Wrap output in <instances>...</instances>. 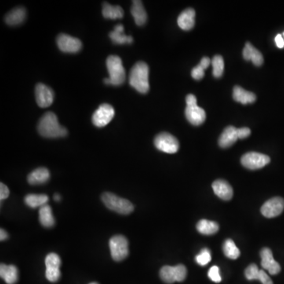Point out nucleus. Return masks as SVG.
Returning a JSON list of instances; mask_svg holds the SVG:
<instances>
[{"instance_id": "f257e3e1", "label": "nucleus", "mask_w": 284, "mask_h": 284, "mask_svg": "<svg viewBox=\"0 0 284 284\" xmlns=\"http://www.w3.org/2000/svg\"><path fill=\"white\" fill-rule=\"evenodd\" d=\"M37 129L41 136L47 138H59L67 135V129L60 125L56 114L51 111L41 117Z\"/></svg>"}, {"instance_id": "f03ea898", "label": "nucleus", "mask_w": 284, "mask_h": 284, "mask_svg": "<svg viewBox=\"0 0 284 284\" xmlns=\"http://www.w3.org/2000/svg\"><path fill=\"white\" fill-rule=\"evenodd\" d=\"M150 68L144 62H137L129 73V83L140 93H147L150 90Z\"/></svg>"}, {"instance_id": "7ed1b4c3", "label": "nucleus", "mask_w": 284, "mask_h": 284, "mask_svg": "<svg viewBox=\"0 0 284 284\" xmlns=\"http://www.w3.org/2000/svg\"><path fill=\"white\" fill-rule=\"evenodd\" d=\"M106 64L110 78H105L103 80V82L106 85L114 86H118L123 84L125 79V71L121 59L117 56H110L107 59Z\"/></svg>"}, {"instance_id": "20e7f679", "label": "nucleus", "mask_w": 284, "mask_h": 284, "mask_svg": "<svg viewBox=\"0 0 284 284\" xmlns=\"http://www.w3.org/2000/svg\"><path fill=\"white\" fill-rule=\"evenodd\" d=\"M101 200L107 209L118 214L129 215L134 210V206L130 201L119 198L112 193H103Z\"/></svg>"}, {"instance_id": "39448f33", "label": "nucleus", "mask_w": 284, "mask_h": 284, "mask_svg": "<svg viewBox=\"0 0 284 284\" xmlns=\"http://www.w3.org/2000/svg\"><path fill=\"white\" fill-rule=\"evenodd\" d=\"M111 257L114 261H122L129 255V242L123 235H115L109 241Z\"/></svg>"}, {"instance_id": "423d86ee", "label": "nucleus", "mask_w": 284, "mask_h": 284, "mask_svg": "<svg viewBox=\"0 0 284 284\" xmlns=\"http://www.w3.org/2000/svg\"><path fill=\"white\" fill-rule=\"evenodd\" d=\"M187 275V269L183 264L164 266L160 271V276L164 282L172 284L175 282H183Z\"/></svg>"}, {"instance_id": "0eeeda50", "label": "nucleus", "mask_w": 284, "mask_h": 284, "mask_svg": "<svg viewBox=\"0 0 284 284\" xmlns=\"http://www.w3.org/2000/svg\"><path fill=\"white\" fill-rule=\"evenodd\" d=\"M156 148L166 154H174L179 149V140L176 136L166 132L159 133L154 139Z\"/></svg>"}, {"instance_id": "6e6552de", "label": "nucleus", "mask_w": 284, "mask_h": 284, "mask_svg": "<svg viewBox=\"0 0 284 284\" xmlns=\"http://www.w3.org/2000/svg\"><path fill=\"white\" fill-rule=\"evenodd\" d=\"M270 157L264 154L250 152L245 154L241 158L242 166L248 168L249 170H256L264 168L270 163Z\"/></svg>"}, {"instance_id": "1a4fd4ad", "label": "nucleus", "mask_w": 284, "mask_h": 284, "mask_svg": "<svg viewBox=\"0 0 284 284\" xmlns=\"http://www.w3.org/2000/svg\"><path fill=\"white\" fill-rule=\"evenodd\" d=\"M45 265H46L47 279L52 282H56L61 277L60 266H61V259L59 255L55 253H51L47 255L45 258Z\"/></svg>"}, {"instance_id": "9d476101", "label": "nucleus", "mask_w": 284, "mask_h": 284, "mask_svg": "<svg viewBox=\"0 0 284 284\" xmlns=\"http://www.w3.org/2000/svg\"><path fill=\"white\" fill-rule=\"evenodd\" d=\"M114 110L108 103H103L92 115V123L97 127H103L114 118Z\"/></svg>"}, {"instance_id": "9b49d317", "label": "nucleus", "mask_w": 284, "mask_h": 284, "mask_svg": "<svg viewBox=\"0 0 284 284\" xmlns=\"http://www.w3.org/2000/svg\"><path fill=\"white\" fill-rule=\"evenodd\" d=\"M56 42L59 49L65 53H77L81 50L82 47V44L79 39L67 34H59Z\"/></svg>"}, {"instance_id": "f8f14e48", "label": "nucleus", "mask_w": 284, "mask_h": 284, "mask_svg": "<svg viewBox=\"0 0 284 284\" xmlns=\"http://www.w3.org/2000/svg\"><path fill=\"white\" fill-rule=\"evenodd\" d=\"M36 100L37 104L42 108L50 107L54 101L53 90L45 84H37L35 89Z\"/></svg>"}, {"instance_id": "ddd939ff", "label": "nucleus", "mask_w": 284, "mask_h": 284, "mask_svg": "<svg viewBox=\"0 0 284 284\" xmlns=\"http://www.w3.org/2000/svg\"><path fill=\"white\" fill-rule=\"evenodd\" d=\"M284 209V199L279 197L273 198L266 201L260 209L262 215L267 218L276 217Z\"/></svg>"}, {"instance_id": "4468645a", "label": "nucleus", "mask_w": 284, "mask_h": 284, "mask_svg": "<svg viewBox=\"0 0 284 284\" xmlns=\"http://www.w3.org/2000/svg\"><path fill=\"white\" fill-rule=\"evenodd\" d=\"M262 267L267 270L271 275H277L281 270V267L278 262L273 258L272 252L269 248H263L260 251Z\"/></svg>"}, {"instance_id": "2eb2a0df", "label": "nucleus", "mask_w": 284, "mask_h": 284, "mask_svg": "<svg viewBox=\"0 0 284 284\" xmlns=\"http://www.w3.org/2000/svg\"><path fill=\"white\" fill-rule=\"evenodd\" d=\"M185 114L187 120L194 125H200L205 122L206 119V113L201 107L195 106H187Z\"/></svg>"}, {"instance_id": "dca6fc26", "label": "nucleus", "mask_w": 284, "mask_h": 284, "mask_svg": "<svg viewBox=\"0 0 284 284\" xmlns=\"http://www.w3.org/2000/svg\"><path fill=\"white\" fill-rule=\"evenodd\" d=\"M212 189L216 195L224 201H229L233 198V189L226 180L218 179L212 183Z\"/></svg>"}, {"instance_id": "f3484780", "label": "nucleus", "mask_w": 284, "mask_h": 284, "mask_svg": "<svg viewBox=\"0 0 284 284\" xmlns=\"http://www.w3.org/2000/svg\"><path fill=\"white\" fill-rule=\"evenodd\" d=\"M238 139V129L232 125H229L224 129L223 133L220 135L219 138V146L221 148H228L234 145Z\"/></svg>"}, {"instance_id": "a211bd4d", "label": "nucleus", "mask_w": 284, "mask_h": 284, "mask_svg": "<svg viewBox=\"0 0 284 284\" xmlns=\"http://www.w3.org/2000/svg\"><path fill=\"white\" fill-rule=\"evenodd\" d=\"M178 25L185 31L192 30L195 25V11L192 8H188L183 11L178 18Z\"/></svg>"}, {"instance_id": "6ab92c4d", "label": "nucleus", "mask_w": 284, "mask_h": 284, "mask_svg": "<svg viewBox=\"0 0 284 284\" xmlns=\"http://www.w3.org/2000/svg\"><path fill=\"white\" fill-rule=\"evenodd\" d=\"M242 56L245 60L247 61L251 60L253 62V64L256 67H260L264 63V57L262 56L260 51L257 50L249 42L245 44V48L242 51Z\"/></svg>"}, {"instance_id": "aec40b11", "label": "nucleus", "mask_w": 284, "mask_h": 284, "mask_svg": "<svg viewBox=\"0 0 284 284\" xmlns=\"http://www.w3.org/2000/svg\"><path fill=\"white\" fill-rule=\"evenodd\" d=\"M50 179V172L46 168H38L33 171L27 178L28 183L33 186L45 184Z\"/></svg>"}, {"instance_id": "412c9836", "label": "nucleus", "mask_w": 284, "mask_h": 284, "mask_svg": "<svg viewBox=\"0 0 284 284\" xmlns=\"http://www.w3.org/2000/svg\"><path fill=\"white\" fill-rule=\"evenodd\" d=\"M0 276L4 278L8 284H15L19 279V270L16 266L11 264H1L0 265Z\"/></svg>"}, {"instance_id": "4be33fe9", "label": "nucleus", "mask_w": 284, "mask_h": 284, "mask_svg": "<svg viewBox=\"0 0 284 284\" xmlns=\"http://www.w3.org/2000/svg\"><path fill=\"white\" fill-rule=\"evenodd\" d=\"M26 18V11L23 7L15 8L5 17V23L9 26H19L24 23Z\"/></svg>"}, {"instance_id": "5701e85b", "label": "nucleus", "mask_w": 284, "mask_h": 284, "mask_svg": "<svg viewBox=\"0 0 284 284\" xmlns=\"http://www.w3.org/2000/svg\"><path fill=\"white\" fill-rule=\"evenodd\" d=\"M233 98L235 101L239 102L242 104H247V103H253L256 101V95L253 92L245 90L242 87H234L233 89Z\"/></svg>"}, {"instance_id": "b1692460", "label": "nucleus", "mask_w": 284, "mask_h": 284, "mask_svg": "<svg viewBox=\"0 0 284 284\" xmlns=\"http://www.w3.org/2000/svg\"><path fill=\"white\" fill-rule=\"evenodd\" d=\"M131 14L137 26H141L146 24L147 13L141 1H133V5L131 7Z\"/></svg>"}, {"instance_id": "393cba45", "label": "nucleus", "mask_w": 284, "mask_h": 284, "mask_svg": "<svg viewBox=\"0 0 284 284\" xmlns=\"http://www.w3.org/2000/svg\"><path fill=\"white\" fill-rule=\"evenodd\" d=\"M109 37H110L113 43L116 44V45L131 44L133 42V37L124 34V27L122 25L115 26L114 31L110 33Z\"/></svg>"}, {"instance_id": "a878e982", "label": "nucleus", "mask_w": 284, "mask_h": 284, "mask_svg": "<svg viewBox=\"0 0 284 284\" xmlns=\"http://www.w3.org/2000/svg\"><path fill=\"white\" fill-rule=\"evenodd\" d=\"M39 220L41 225L46 228H50L56 224V220L52 214V207L46 205L40 208Z\"/></svg>"}, {"instance_id": "bb28decb", "label": "nucleus", "mask_w": 284, "mask_h": 284, "mask_svg": "<svg viewBox=\"0 0 284 284\" xmlns=\"http://www.w3.org/2000/svg\"><path fill=\"white\" fill-rule=\"evenodd\" d=\"M48 201H49V198L46 194H30L26 195L25 198V203L32 209L45 206L48 203Z\"/></svg>"}, {"instance_id": "cd10ccee", "label": "nucleus", "mask_w": 284, "mask_h": 284, "mask_svg": "<svg viewBox=\"0 0 284 284\" xmlns=\"http://www.w3.org/2000/svg\"><path fill=\"white\" fill-rule=\"evenodd\" d=\"M102 14L105 19H118L123 18L124 12L121 7L112 6L107 3H103Z\"/></svg>"}, {"instance_id": "c85d7f7f", "label": "nucleus", "mask_w": 284, "mask_h": 284, "mask_svg": "<svg viewBox=\"0 0 284 284\" xmlns=\"http://www.w3.org/2000/svg\"><path fill=\"white\" fill-rule=\"evenodd\" d=\"M220 227L216 222L208 220H201L197 224V230L198 232L205 235L214 234L219 231Z\"/></svg>"}, {"instance_id": "c756f323", "label": "nucleus", "mask_w": 284, "mask_h": 284, "mask_svg": "<svg viewBox=\"0 0 284 284\" xmlns=\"http://www.w3.org/2000/svg\"><path fill=\"white\" fill-rule=\"evenodd\" d=\"M223 250L226 256L233 260L238 258V256H240L239 249L237 247L234 241L230 238L226 240L225 242L223 244Z\"/></svg>"}, {"instance_id": "7c9ffc66", "label": "nucleus", "mask_w": 284, "mask_h": 284, "mask_svg": "<svg viewBox=\"0 0 284 284\" xmlns=\"http://www.w3.org/2000/svg\"><path fill=\"white\" fill-rule=\"evenodd\" d=\"M213 70H212V74L215 78H221L223 74V70H224V61H223V57L221 56H215L212 58V62H211Z\"/></svg>"}, {"instance_id": "2f4dec72", "label": "nucleus", "mask_w": 284, "mask_h": 284, "mask_svg": "<svg viewBox=\"0 0 284 284\" xmlns=\"http://www.w3.org/2000/svg\"><path fill=\"white\" fill-rule=\"evenodd\" d=\"M211 259L212 257H211L210 251L208 249H201L200 254L196 256V260L201 266H205L209 264Z\"/></svg>"}, {"instance_id": "473e14b6", "label": "nucleus", "mask_w": 284, "mask_h": 284, "mask_svg": "<svg viewBox=\"0 0 284 284\" xmlns=\"http://www.w3.org/2000/svg\"><path fill=\"white\" fill-rule=\"evenodd\" d=\"M259 272L260 270L258 269V267L255 264H252L246 267L245 271V277L249 280H253V279L258 280Z\"/></svg>"}, {"instance_id": "72a5a7b5", "label": "nucleus", "mask_w": 284, "mask_h": 284, "mask_svg": "<svg viewBox=\"0 0 284 284\" xmlns=\"http://www.w3.org/2000/svg\"><path fill=\"white\" fill-rule=\"evenodd\" d=\"M208 275H209V278H210L211 280L213 281V282H221L222 278L221 276H220V268H219L217 266H213V267H211Z\"/></svg>"}, {"instance_id": "f704fd0d", "label": "nucleus", "mask_w": 284, "mask_h": 284, "mask_svg": "<svg viewBox=\"0 0 284 284\" xmlns=\"http://www.w3.org/2000/svg\"><path fill=\"white\" fill-rule=\"evenodd\" d=\"M191 76L195 80H201L205 76V69L201 67V65H198L197 67L193 68L191 71Z\"/></svg>"}, {"instance_id": "c9c22d12", "label": "nucleus", "mask_w": 284, "mask_h": 284, "mask_svg": "<svg viewBox=\"0 0 284 284\" xmlns=\"http://www.w3.org/2000/svg\"><path fill=\"white\" fill-rule=\"evenodd\" d=\"M258 280H260L263 284H273L271 278L267 275V273L264 270H260Z\"/></svg>"}, {"instance_id": "e433bc0d", "label": "nucleus", "mask_w": 284, "mask_h": 284, "mask_svg": "<svg viewBox=\"0 0 284 284\" xmlns=\"http://www.w3.org/2000/svg\"><path fill=\"white\" fill-rule=\"evenodd\" d=\"M9 195L10 190L8 187L4 183H0V199H1V201L7 199Z\"/></svg>"}, {"instance_id": "4c0bfd02", "label": "nucleus", "mask_w": 284, "mask_h": 284, "mask_svg": "<svg viewBox=\"0 0 284 284\" xmlns=\"http://www.w3.org/2000/svg\"><path fill=\"white\" fill-rule=\"evenodd\" d=\"M251 130L247 127L239 128L238 129V139L246 138L250 135Z\"/></svg>"}, {"instance_id": "58836bf2", "label": "nucleus", "mask_w": 284, "mask_h": 284, "mask_svg": "<svg viewBox=\"0 0 284 284\" xmlns=\"http://www.w3.org/2000/svg\"><path fill=\"white\" fill-rule=\"evenodd\" d=\"M186 102H187V106L198 105L197 98L194 94H189L186 98Z\"/></svg>"}, {"instance_id": "ea45409f", "label": "nucleus", "mask_w": 284, "mask_h": 284, "mask_svg": "<svg viewBox=\"0 0 284 284\" xmlns=\"http://www.w3.org/2000/svg\"><path fill=\"white\" fill-rule=\"evenodd\" d=\"M275 45L278 48H284V40L281 34H278L275 38Z\"/></svg>"}, {"instance_id": "a19ab883", "label": "nucleus", "mask_w": 284, "mask_h": 284, "mask_svg": "<svg viewBox=\"0 0 284 284\" xmlns=\"http://www.w3.org/2000/svg\"><path fill=\"white\" fill-rule=\"evenodd\" d=\"M211 62H212V60H211L209 57H203L201 59L200 65H201V67H203L205 70H206V69L209 67V65L211 64Z\"/></svg>"}, {"instance_id": "79ce46f5", "label": "nucleus", "mask_w": 284, "mask_h": 284, "mask_svg": "<svg viewBox=\"0 0 284 284\" xmlns=\"http://www.w3.org/2000/svg\"><path fill=\"white\" fill-rule=\"evenodd\" d=\"M8 238H9V235H8V232L4 229H1L0 230V240L3 242V241L8 239Z\"/></svg>"}, {"instance_id": "37998d69", "label": "nucleus", "mask_w": 284, "mask_h": 284, "mask_svg": "<svg viewBox=\"0 0 284 284\" xmlns=\"http://www.w3.org/2000/svg\"><path fill=\"white\" fill-rule=\"evenodd\" d=\"M54 200L56 201H60V200H61V196L58 194H55V196H54Z\"/></svg>"}, {"instance_id": "c03bdc74", "label": "nucleus", "mask_w": 284, "mask_h": 284, "mask_svg": "<svg viewBox=\"0 0 284 284\" xmlns=\"http://www.w3.org/2000/svg\"><path fill=\"white\" fill-rule=\"evenodd\" d=\"M89 284H99V283H97V282H91V283H89Z\"/></svg>"}, {"instance_id": "a18cd8bd", "label": "nucleus", "mask_w": 284, "mask_h": 284, "mask_svg": "<svg viewBox=\"0 0 284 284\" xmlns=\"http://www.w3.org/2000/svg\"><path fill=\"white\" fill-rule=\"evenodd\" d=\"M283 37H284V33H283Z\"/></svg>"}]
</instances>
